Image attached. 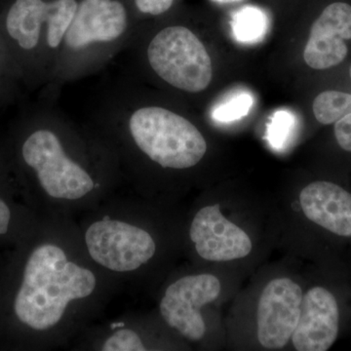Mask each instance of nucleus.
<instances>
[{
    "label": "nucleus",
    "mask_w": 351,
    "mask_h": 351,
    "mask_svg": "<svg viewBox=\"0 0 351 351\" xmlns=\"http://www.w3.org/2000/svg\"><path fill=\"white\" fill-rule=\"evenodd\" d=\"M96 284L93 272L69 262L60 247L43 245L25 265L16 315L32 329L46 331L61 321L69 302L93 294Z\"/></svg>",
    "instance_id": "nucleus-1"
},
{
    "label": "nucleus",
    "mask_w": 351,
    "mask_h": 351,
    "mask_svg": "<svg viewBox=\"0 0 351 351\" xmlns=\"http://www.w3.org/2000/svg\"><path fill=\"white\" fill-rule=\"evenodd\" d=\"M129 131L138 149L163 168L188 169L197 165L207 152L200 131L166 108H138L129 119Z\"/></svg>",
    "instance_id": "nucleus-2"
},
{
    "label": "nucleus",
    "mask_w": 351,
    "mask_h": 351,
    "mask_svg": "<svg viewBox=\"0 0 351 351\" xmlns=\"http://www.w3.org/2000/svg\"><path fill=\"white\" fill-rule=\"evenodd\" d=\"M147 59L161 80L189 93L206 89L213 77L206 48L193 32L182 25L159 32L147 47Z\"/></svg>",
    "instance_id": "nucleus-3"
},
{
    "label": "nucleus",
    "mask_w": 351,
    "mask_h": 351,
    "mask_svg": "<svg viewBox=\"0 0 351 351\" xmlns=\"http://www.w3.org/2000/svg\"><path fill=\"white\" fill-rule=\"evenodd\" d=\"M24 160L36 171L39 182L51 197L76 200L94 189V181L86 170L71 160L56 134L40 129L25 140Z\"/></svg>",
    "instance_id": "nucleus-4"
},
{
    "label": "nucleus",
    "mask_w": 351,
    "mask_h": 351,
    "mask_svg": "<svg viewBox=\"0 0 351 351\" xmlns=\"http://www.w3.org/2000/svg\"><path fill=\"white\" fill-rule=\"evenodd\" d=\"M85 243L95 262L117 272L140 269L156 250V242L147 230L108 218L88 228Z\"/></svg>",
    "instance_id": "nucleus-5"
},
{
    "label": "nucleus",
    "mask_w": 351,
    "mask_h": 351,
    "mask_svg": "<svg viewBox=\"0 0 351 351\" xmlns=\"http://www.w3.org/2000/svg\"><path fill=\"white\" fill-rule=\"evenodd\" d=\"M221 293V282L212 274L184 276L171 284L161 300L160 313L169 326L184 338H204L206 325L200 309L214 302Z\"/></svg>",
    "instance_id": "nucleus-6"
},
{
    "label": "nucleus",
    "mask_w": 351,
    "mask_h": 351,
    "mask_svg": "<svg viewBox=\"0 0 351 351\" xmlns=\"http://www.w3.org/2000/svg\"><path fill=\"white\" fill-rule=\"evenodd\" d=\"M75 0H15L6 19L9 36L20 47L32 50L38 44L43 25H47V43L57 48L75 17Z\"/></svg>",
    "instance_id": "nucleus-7"
},
{
    "label": "nucleus",
    "mask_w": 351,
    "mask_h": 351,
    "mask_svg": "<svg viewBox=\"0 0 351 351\" xmlns=\"http://www.w3.org/2000/svg\"><path fill=\"white\" fill-rule=\"evenodd\" d=\"M302 298L301 286L287 277L267 283L258 304L257 335L261 346L274 350L287 346L301 315Z\"/></svg>",
    "instance_id": "nucleus-8"
},
{
    "label": "nucleus",
    "mask_w": 351,
    "mask_h": 351,
    "mask_svg": "<svg viewBox=\"0 0 351 351\" xmlns=\"http://www.w3.org/2000/svg\"><path fill=\"white\" fill-rule=\"evenodd\" d=\"M189 237L198 255L210 262L239 260L253 248L249 235L225 218L219 204L202 208L196 213Z\"/></svg>",
    "instance_id": "nucleus-9"
},
{
    "label": "nucleus",
    "mask_w": 351,
    "mask_h": 351,
    "mask_svg": "<svg viewBox=\"0 0 351 351\" xmlns=\"http://www.w3.org/2000/svg\"><path fill=\"white\" fill-rule=\"evenodd\" d=\"M351 40V4L335 1L314 21L304 51L307 66L325 71L339 66L348 54Z\"/></svg>",
    "instance_id": "nucleus-10"
},
{
    "label": "nucleus",
    "mask_w": 351,
    "mask_h": 351,
    "mask_svg": "<svg viewBox=\"0 0 351 351\" xmlns=\"http://www.w3.org/2000/svg\"><path fill=\"white\" fill-rule=\"evenodd\" d=\"M339 306L336 295L323 286L309 289L302 298L301 315L292 336L298 351H326L338 339Z\"/></svg>",
    "instance_id": "nucleus-11"
},
{
    "label": "nucleus",
    "mask_w": 351,
    "mask_h": 351,
    "mask_svg": "<svg viewBox=\"0 0 351 351\" xmlns=\"http://www.w3.org/2000/svg\"><path fill=\"white\" fill-rule=\"evenodd\" d=\"M127 27L125 7L117 0H82L64 36L71 49L119 38Z\"/></svg>",
    "instance_id": "nucleus-12"
},
{
    "label": "nucleus",
    "mask_w": 351,
    "mask_h": 351,
    "mask_svg": "<svg viewBox=\"0 0 351 351\" xmlns=\"http://www.w3.org/2000/svg\"><path fill=\"white\" fill-rule=\"evenodd\" d=\"M304 216L339 237L351 239V193L336 182L316 181L300 195Z\"/></svg>",
    "instance_id": "nucleus-13"
},
{
    "label": "nucleus",
    "mask_w": 351,
    "mask_h": 351,
    "mask_svg": "<svg viewBox=\"0 0 351 351\" xmlns=\"http://www.w3.org/2000/svg\"><path fill=\"white\" fill-rule=\"evenodd\" d=\"M232 29L233 36L239 43H258L267 34V15L257 7H244L233 16Z\"/></svg>",
    "instance_id": "nucleus-14"
},
{
    "label": "nucleus",
    "mask_w": 351,
    "mask_h": 351,
    "mask_svg": "<svg viewBox=\"0 0 351 351\" xmlns=\"http://www.w3.org/2000/svg\"><path fill=\"white\" fill-rule=\"evenodd\" d=\"M314 117L323 125H334L351 113V93L327 90L314 99Z\"/></svg>",
    "instance_id": "nucleus-15"
},
{
    "label": "nucleus",
    "mask_w": 351,
    "mask_h": 351,
    "mask_svg": "<svg viewBox=\"0 0 351 351\" xmlns=\"http://www.w3.org/2000/svg\"><path fill=\"white\" fill-rule=\"evenodd\" d=\"M253 97L248 92H235L218 104L212 112V117L219 122H232L246 117L253 106Z\"/></svg>",
    "instance_id": "nucleus-16"
},
{
    "label": "nucleus",
    "mask_w": 351,
    "mask_h": 351,
    "mask_svg": "<svg viewBox=\"0 0 351 351\" xmlns=\"http://www.w3.org/2000/svg\"><path fill=\"white\" fill-rule=\"evenodd\" d=\"M295 125V119L292 112L278 110L274 113L267 128V138L270 144L276 147H282Z\"/></svg>",
    "instance_id": "nucleus-17"
},
{
    "label": "nucleus",
    "mask_w": 351,
    "mask_h": 351,
    "mask_svg": "<svg viewBox=\"0 0 351 351\" xmlns=\"http://www.w3.org/2000/svg\"><path fill=\"white\" fill-rule=\"evenodd\" d=\"M103 351L147 350L137 332L129 329L119 330L110 336L101 346Z\"/></svg>",
    "instance_id": "nucleus-18"
},
{
    "label": "nucleus",
    "mask_w": 351,
    "mask_h": 351,
    "mask_svg": "<svg viewBox=\"0 0 351 351\" xmlns=\"http://www.w3.org/2000/svg\"><path fill=\"white\" fill-rule=\"evenodd\" d=\"M334 134L339 147L351 152V113L334 124Z\"/></svg>",
    "instance_id": "nucleus-19"
},
{
    "label": "nucleus",
    "mask_w": 351,
    "mask_h": 351,
    "mask_svg": "<svg viewBox=\"0 0 351 351\" xmlns=\"http://www.w3.org/2000/svg\"><path fill=\"white\" fill-rule=\"evenodd\" d=\"M174 0H135L136 5L142 13L160 15L169 10Z\"/></svg>",
    "instance_id": "nucleus-20"
},
{
    "label": "nucleus",
    "mask_w": 351,
    "mask_h": 351,
    "mask_svg": "<svg viewBox=\"0 0 351 351\" xmlns=\"http://www.w3.org/2000/svg\"><path fill=\"white\" fill-rule=\"evenodd\" d=\"M11 219V212L4 201L0 199V235L5 234Z\"/></svg>",
    "instance_id": "nucleus-21"
},
{
    "label": "nucleus",
    "mask_w": 351,
    "mask_h": 351,
    "mask_svg": "<svg viewBox=\"0 0 351 351\" xmlns=\"http://www.w3.org/2000/svg\"><path fill=\"white\" fill-rule=\"evenodd\" d=\"M215 1H219V2H233V1H239V0H215Z\"/></svg>",
    "instance_id": "nucleus-22"
},
{
    "label": "nucleus",
    "mask_w": 351,
    "mask_h": 351,
    "mask_svg": "<svg viewBox=\"0 0 351 351\" xmlns=\"http://www.w3.org/2000/svg\"><path fill=\"white\" fill-rule=\"evenodd\" d=\"M350 80H351V64H350Z\"/></svg>",
    "instance_id": "nucleus-23"
}]
</instances>
